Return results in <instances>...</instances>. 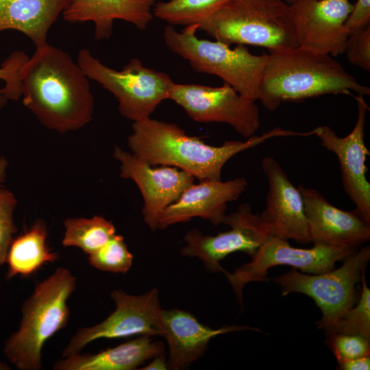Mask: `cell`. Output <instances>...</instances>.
Returning <instances> with one entry per match:
<instances>
[{"label": "cell", "mask_w": 370, "mask_h": 370, "mask_svg": "<svg viewBox=\"0 0 370 370\" xmlns=\"http://www.w3.org/2000/svg\"><path fill=\"white\" fill-rule=\"evenodd\" d=\"M20 77L23 105L46 128L62 134L92 121L89 79L66 51L49 44L36 48Z\"/></svg>", "instance_id": "1"}, {"label": "cell", "mask_w": 370, "mask_h": 370, "mask_svg": "<svg viewBox=\"0 0 370 370\" xmlns=\"http://www.w3.org/2000/svg\"><path fill=\"white\" fill-rule=\"evenodd\" d=\"M301 132L275 127L245 141L227 140L221 146L206 144L190 136L177 124L149 118L133 122L127 144L132 153L151 166H173L199 181L221 180L223 166L234 155L277 136H295Z\"/></svg>", "instance_id": "2"}, {"label": "cell", "mask_w": 370, "mask_h": 370, "mask_svg": "<svg viewBox=\"0 0 370 370\" xmlns=\"http://www.w3.org/2000/svg\"><path fill=\"white\" fill-rule=\"evenodd\" d=\"M264 69L258 100L269 110L283 101H298L327 94L363 97L365 86L348 73L333 56L300 47L270 51Z\"/></svg>", "instance_id": "3"}, {"label": "cell", "mask_w": 370, "mask_h": 370, "mask_svg": "<svg viewBox=\"0 0 370 370\" xmlns=\"http://www.w3.org/2000/svg\"><path fill=\"white\" fill-rule=\"evenodd\" d=\"M76 287V278L63 267L38 283L22 306L18 329L5 341L3 354L20 370H40L45 342L66 326L67 301Z\"/></svg>", "instance_id": "4"}, {"label": "cell", "mask_w": 370, "mask_h": 370, "mask_svg": "<svg viewBox=\"0 0 370 370\" xmlns=\"http://www.w3.org/2000/svg\"><path fill=\"white\" fill-rule=\"evenodd\" d=\"M197 25L215 40L230 46L249 45L269 52L299 47L285 0H228Z\"/></svg>", "instance_id": "5"}, {"label": "cell", "mask_w": 370, "mask_h": 370, "mask_svg": "<svg viewBox=\"0 0 370 370\" xmlns=\"http://www.w3.org/2000/svg\"><path fill=\"white\" fill-rule=\"evenodd\" d=\"M197 30V24L185 26L180 32L168 25L163 32L164 43L170 51L188 60L195 71L217 75L243 97L258 100L268 53L255 55L243 45L231 48L219 41L199 39Z\"/></svg>", "instance_id": "6"}, {"label": "cell", "mask_w": 370, "mask_h": 370, "mask_svg": "<svg viewBox=\"0 0 370 370\" xmlns=\"http://www.w3.org/2000/svg\"><path fill=\"white\" fill-rule=\"evenodd\" d=\"M77 62L89 79L114 96L120 114L133 122L149 118L158 106L168 99L173 82L169 75L145 66L136 58L117 71L84 48L79 51Z\"/></svg>", "instance_id": "7"}, {"label": "cell", "mask_w": 370, "mask_h": 370, "mask_svg": "<svg viewBox=\"0 0 370 370\" xmlns=\"http://www.w3.org/2000/svg\"><path fill=\"white\" fill-rule=\"evenodd\" d=\"M370 260V247L365 246L347 256L338 269L318 273L290 271L273 278L282 295L299 293L311 297L320 308L322 317L317 328L330 331L343 314L357 301L355 289Z\"/></svg>", "instance_id": "8"}, {"label": "cell", "mask_w": 370, "mask_h": 370, "mask_svg": "<svg viewBox=\"0 0 370 370\" xmlns=\"http://www.w3.org/2000/svg\"><path fill=\"white\" fill-rule=\"evenodd\" d=\"M357 248L314 244L310 249L292 247L287 240L269 237L257 249L251 260L241 265L233 273H223L231 285L238 301L243 307V289L254 282L268 280V271L278 265H288L302 273L318 274L333 269L336 262L342 261Z\"/></svg>", "instance_id": "9"}, {"label": "cell", "mask_w": 370, "mask_h": 370, "mask_svg": "<svg viewBox=\"0 0 370 370\" xmlns=\"http://www.w3.org/2000/svg\"><path fill=\"white\" fill-rule=\"evenodd\" d=\"M168 99L180 106L193 120L227 123L246 139L260 125L256 101L243 97L225 82L220 87L173 82Z\"/></svg>", "instance_id": "10"}, {"label": "cell", "mask_w": 370, "mask_h": 370, "mask_svg": "<svg viewBox=\"0 0 370 370\" xmlns=\"http://www.w3.org/2000/svg\"><path fill=\"white\" fill-rule=\"evenodd\" d=\"M110 297L116 304L115 310L102 322L79 328L64 349L63 358L79 353L88 343L99 338L162 336L158 288L138 295L116 289L111 291Z\"/></svg>", "instance_id": "11"}, {"label": "cell", "mask_w": 370, "mask_h": 370, "mask_svg": "<svg viewBox=\"0 0 370 370\" xmlns=\"http://www.w3.org/2000/svg\"><path fill=\"white\" fill-rule=\"evenodd\" d=\"M223 224L230 229L216 235H205L197 229L189 230L184 237L186 245L180 249L181 254L199 258L210 272L223 273L225 269L220 262L227 256L241 251L252 257L270 237L260 214H254L247 203L240 205L235 212L225 214Z\"/></svg>", "instance_id": "12"}, {"label": "cell", "mask_w": 370, "mask_h": 370, "mask_svg": "<svg viewBox=\"0 0 370 370\" xmlns=\"http://www.w3.org/2000/svg\"><path fill=\"white\" fill-rule=\"evenodd\" d=\"M358 114L354 127L349 134L339 137L330 127L318 126L314 134L321 145L334 153L338 160L345 192L355 205L354 212L370 225V183L366 173L367 156L369 151L365 143V125L367 103L362 95L354 96Z\"/></svg>", "instance_id": "13"}, {"label": "cell", "mask_w": 370, "mask_h": 370, "mask_svg": "<svg viewBox=\"0 0 370 370\" xmlns=\"http://www.w3.org/2000/svg\"><path fill=\"white\" fill-rule=\"evenodd\" d=\"M289 6L299 47L333 57L344 53L349 0H297Z\"/></svg>", "instance_id": "14"}, {"label": "cell", "mask_w": 370, "mask_h": 370, "mask_svg": "<svg viewBox=\"0 0 370 370\" xmlns=\"http://www.w3.org/2000/svg\"><path fill=\"white\" fill-rule=\"evenodd\" d=\"M114 158L120 162V176L134 181L144 199L142 214L151 231L158 230L160 213L194 184L186 171L170 166L153 167L132 152L115 146Z\"/></svg>", "instance_id": "15"}, {"label": "cell", "mask_w": 370, "mask_h": 370, "mask_svg": "<svg viewBox=\"0 0 370 370\" xmlns=\"http://www.w3.org/2000/svg\"><path fill=\"white\" fill-rule=\"evenodd\" d=\"M262 168L269 190L266 208L260 218L269 236L300 244L310 243L304 199L298 188L273 158L264 157Z\"/></svg>", "instance_id": "16"}, {"label": "cell", "mask_w": 370, "mask_h": 370, "mask_svg": "<svg viewBox=\"0 0 370 370\" xmlns=\"http://www.w3.org/2000/svg\"><path fill=\"white\" fill-rule=\"evenodd\" d=\"M247 186V181L244 177L225 182L202 180L193 184L162 210L158 217V229L185 223L194 217L209 220L217 226L223 223L227 204L237 200Z\"/></svg>", "instance_id": "17"}, {"label": "cell", "mask_w": 370, "mask_h": 370, "mask_svg": "<svg viewBox=\"0 0 370 370\" xmlns=\"http://www.w3.org/2000/svg\"><path fill=\"white\" fill-rule=\"evenodd\" d=\"M304 203L311 243L354 248L370 239V225L354 212L332 205L318 190L297 186Z\"/></svg>", "instance_id": "18"}, {"label": "cell", "mask_w": 370, "mask_h": 370, "mask_svg": "<svg viewBox=\"0 0 370 370\" xmlns=\"http://www.w3.org/2000/svg\"><path fill=\"white\" fill-rule=\"evenodd\" d=\"M161 323L162 336L169 348L167 368L173 370L186 369L204 355L210 341L218 335L245 330H258L243 325L212 329L199 322L191 313L179 308L162 309Z\"/></svg>", "instance_id": "19"}, {"label": "cell", "mask_w": 370, "mask_h": 370, "mask_svg": "<svg viewBox=\"0 0 370 370\" xmlns=\"http://www.w3.org/2000/svg\"><path fill=\"white\" fill-rule=\"evenodd\" d=\"M156 0H69L62 16L75 23L91 21L97 40L112 35L115 20H122L144 30L153 18Z\"/></svg>", "instance_id": "20"}, {"label": "cell", "mask_w": 370, "mask_h": 370, "mask_svg": "<svg viewBox=\"0 0 370 370\" xmlns=\"http://www.w3.org/2000/svg\"><path fill=\"white\" fill-rule=\"evenodd\" d=\"M142 335L97 354H75L58 360L54 370H132L164 354V346Z\"/></svg>", "instance_id": "21"}, {"label": "cell", "mask_w": 370, "mask_h": 370, "mask_svg": "<svg viewBox=\"0 0 370 370\" xmlns=\"http://www.w3.org/2000/svg\"><path fill=\"white\" fill-rule=\"evenodd\" d=\"M69 0H0V32L16 30L36 46L48 44V32Z\"/></svg>", "instance_id": "22"}, {"label": "cell", "mask_w": 370, "mask_h": 370, "mask_svg": "<svg viewBox=\"0 0 370 370\" xmlns=\"http://www.w3.org/2000/svg\"><path fill=\"white\" fill-rule=\"evenodd\" d=\"M47 235L46 224L38 219L29 230L14 238L5 260L8 278L30 276L59 258L58 253L48 247Z\"/></svg>", "instance_id": "23"}, {"label": "cell", "mask_w": 370, "mask_h": 370, "mask_svg": "<svg viewBox=\"0 0 370 370\" xmlns=\"http://www.w3.org/2000/svg\"><path fill=\"white\" fill-rule=\"evenodd\" d=\"M62 244L75 247L89 255L103 247L116 232L113 223L103 217L68 218L64 221Z\"/></svg>", "instance_id": "24"}, {"label": "cell", "mask_w": 370, "mask_h": 370, "mask_svg": "<svg viewBox=\"0 0 370 370\" xmlns=\"http://www.w3.org/2000/svg\"><path fill=\"white\" fill-rule=\"evenodd\" d=\"M228 0H170L159 1L153 14L170 25L197 24L219 9Z\"/></svg>", "instance_id": "25"}, {"label": "cell", "mask_w": 370, "mask_h": 370, "mask_svg": "<svg viewBox=\"0 0 370 370\" xmlns=\"http://www.w3.org/2000/svg\"><path fill=\"white\" fill-rule=\"evenodd\" d=\"M362 270L361 293L356 304L348 309L328 332L358 335L370 338V290Z\"/></svg>", "instance_id": "26"}, {"label": "cell", "mask_w": 370, "mask_h": 370, "mask_svg": "<svg viewBox=\"0 0 370 370\" xmlns=\"http://www.w3.org/2000/svg\"><path fill=\"white\" fill-rule=\"evenodd\" d=\"M88 260L98 270L124 274L132 264L133 256L124 238L115 234L103 247L89 254Z\"/></svg>", "instance_id": "27"}, {"label": "cell", "mask_w": 370, "mask_h": 370, "mask_svg": "<svg viewBox=\"0 0 370 370\" xmlns=\"http://www.w3.org/2000/svg\"><path fill=\"white\" fill-rule=\"evenodd\" d=\"M325 343L333 352L338 365L370 356V338L358 335L328 333Z\"/></svg>", "instance_id": "28"}, {"label": "cell", "mask_w": 370, "mask_h": 370, "mask_svg": "<svg viewBox=\"0 0 370 370\" xmlns=\"http://www.w3.org/2000/svg\"><path fill=\"white\" fill-rule=\"evenodd\" d=\"M17 204L14 193L0 186V267L5 263L9 247L17 232L14 218Z\"/></svg>", "instance_id": "29"}, {"label": "cell", "mask_w": 370, "mask_h": 370, "mask_svg": "<svg viewBox=\"0 0 370 370\" xmlns=\"http://www.w3.org/2000/svg\"><path fill=\"white\" fill-rule=\"evenodd\" d=\"M28 58L25 52L16 51L0 66V80L4 82L2 89L8 100L17 101L21 97L20 71Z\"/></svg>", "instance_id": "30"}, {"label": "cell", "mask_w": 370, "mask_h": 370, "mask_svg": "<svg viewBox=\"0 0 370 370\" xmlns=\"http://www.w3.org/2000/svg\"><path fill=\"white\" fill-rule=\"evenodd\" d=\"M344 53L352 64L370 71V25L349 34Z\"/></svg>", "instance_id": "31"}, {"label": "cell", "mask_w": 370, "mask_h": 370, "mask_svg": "<svg viewBox=\"0 0 370 370\" xmlns=\"http://www.w3.org/2000/svg\"><path fill=\"white\" fill-rule=\"evenodd\" d=\"M344 25L349 34L370 25V0H357Z\"/></svg>", "instance_id": "32"}, {"label": "cell", "mask_w": 370, "mask_h": 370, "mask_svg": "<svg viewBox=\"0 0 370 370\" xmlns=\"http://www.w3.org/2000/svg\"><path fill=\"white\" fill-rule=\"evenodd\" d=\"M337 369L340 370H369L370 356L356 358L339 364Z\"/></svg>", "instance_id": "33"}, {"label": "cell", "mask_w": 370, "mask_h": 370, "mask_svg": "<svg viewBox=\"0 0 370 370\" xmlns=\"http://www.w3.org/2000/svg\"><path fill=\"white\" fill-rule=\"evenodd\" d=\"M167 364L166 362V358L164 354H160L153 358V360L149 363L147 365L142 368L143 370H165L167 369Z\"/></svg>", "instance_id": "34"}, {"label": "cell", "mask_w": 370, "mask_h": 370, "mask_svg": "<svg viewBox=\"0 0 370 370\" xmlns=\"http://www.w3.org/2000/svg\"><path fill=\"white\" fill-rule=\"evenodd\" d=\"M8 161L4 156L0 157V186H2L6 177Z\"/></svg>", "instance_id": "35"}, {"label": "cell", "mask_w": 370, "mask_h": 370, "mask_svg": "<svg viewBox=\"0 0 370 370\" xmlns=\"http://www.w3.org/2000/svg\"><path fill=\"white\" fill-rule=\"evenodd\" d=\"M8 99L5 96L2 88H0V110L5 106Z\"/></svg>", "instance_id": "36"}, {"label": "cell", "mask_w": 370, "mask_h": 370, "mask_svg": "<svg viewBox=\"0 0 370 370\" xmlns=\"http://www.w3.org/2000/svg\"><path fill=\"white\" fill-rule=\"evenodd\" d=\"M0 369L1 370H7V369H10L8 367V365H7L5 363H3L0 361Z\"/></svg>", "instance_id": "37"}, {"label": "cell", "mask_w": 370, "mask_h": 370, "mask_svg": "<svg viewBox=\"0 0 370 370\" xmlns=\"http://www.w3.org/2000/svg\"><path fill=\"white\" fill-rule=\"evenodd\" d=\"M295 1L297 0H285V1L288 3V4H291L293 3V2H295Z\"/></svg>", "instance_id": "38"}]
</instances>
